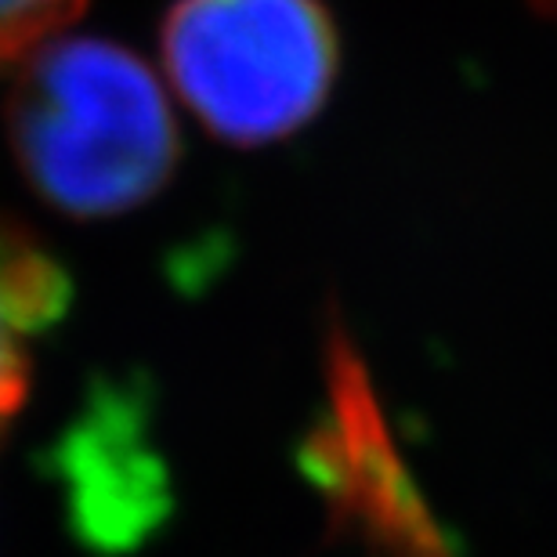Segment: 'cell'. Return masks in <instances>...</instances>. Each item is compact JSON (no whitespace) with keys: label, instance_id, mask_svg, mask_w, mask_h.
<instances>
[{"label":"cell","instance_id":"obj_4","mask_svg":"<svg viewBox=\"0 0 557 557\" xmlns=\"http://www.w3.org/2000/svg\"><path fill=\"white\" fill-rule=\"evenodd\" d=\"M65 300V272L26 228L0 214V431L26 398L29 341L59 322Z\"/></svg>","mask_w":557,"mask_h":557},{"label":"cell","instance_id":"obj_5","mask_svg":"<svg viewBox=\"0 0 557 557\" xmlns=\"http://www.w3.org/2000/svg\"><path fill=\"white\" fill-rule=\"evenodd\" d=\"M84 0H0V62L22 59L81 15Z\"/></svg>","mask_w":557,"mask_h":557},{"label":"cell","instance_id":"obj_2","mask_svg":"<svg viewBox=\"0 0 557 557\" xmlns=\"http://www.w3.org/2000/svg\"><path fill=\"white\" fill-rule=\"evenodd\" d=\"M160 44L182 102L232 145L300 131L341 65L337 26L319 0H174Z\"/></svg>","mask_w":557,"mask_h":557},{"label":"cell","instance_id":"obj_3","mask_svg":"<svg viewBox=\"0 0 557 557\" xmlns=\"http://www.w3.org/2000/svg\"><path fill=\"white\" fill-rule=\"evenodd\" d=\"M326 392L300 445V471L326 499L333 529L366 557H460L398 456L370 370L341 322L326 341Z\"/></svg>","mask_w":557,"mask_h":557},{"label":"cell","instance_id":"obj_1","mask_svg":"<svg viewBox=\"0 0 557 557\" xmlns=\"http://www.w3.org/2000/svg\"><path fill=\"white\" fill-rule=\"evenodd\" d=\"M8 138L26 182L76 218L141 207L171 182L182 141L160 81L127 48L95 37L22 54Z\"/></svg>","mask_w":557,"mask_h":557}]
</instances>
